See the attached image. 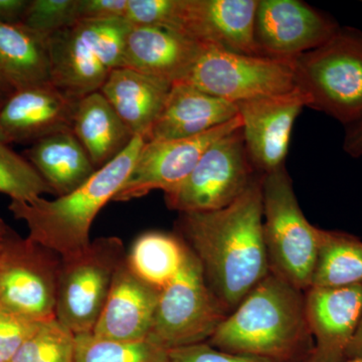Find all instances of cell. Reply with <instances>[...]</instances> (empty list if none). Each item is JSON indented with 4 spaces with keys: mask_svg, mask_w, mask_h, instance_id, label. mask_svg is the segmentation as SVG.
<instances>
[{
    "mask_svg": "<svg viewBox=\"0 0 362 362\" xmlns=\"http://www.w3.org/2000/svg\"><path fill=\"white\" fill-rule=\"evenodd\" d=\"M262 180L218 211L182 213L180 238L194 255L206 284L230 313L270 273L263 233Z\"/></svg>",
    "mask_w": 362,
    "mask_h": 362,
    "instance_id": "1",
    "label": "cell"
},
{
    "mask_svg": "<svg viewBox=\"0 0 362 362\" xmlns=\"http://www.w3.org/2000/svg\"><path fill=\"white\" fill-rule=\"evenodd\" d=\"M207 343L223 351L276 362H298L302 356L307 361L314 343L305 292L270 271L228 313Z\"/></svg>",
    "mask_w": 362,
    "mask_h": 362,
    "instance_id": "2",
    "label": "cell"
},
{
    "mask_svg": "<svg viewBox=\"0 0 362 362\" xmlns=\"http://www.w3.org/2000/svg\"><path fill=\"white\" fill-rule=\"evenodd\" d=\"M145 141L143 136L135 135L122 153L71 194L54 201H11L8 209L28 226V239L61 257L87 247L93 221L123 187Z\"/></svg>",
    "mask_w": 362,
    "mask_h": 362,
    "instance_id": "3",
    "label": "cell"
},
{
    "mask_svg": "<svg viewBox=\"0 0 362 362\" xmlns=\"http://www.w3.org/2000/svg\"><path fill=\"white\" fill-rule=\"evenodd\" d=\"M308 107L350 126L362 120V33L340 28L326 44L293 59Z\"/></svg>",
    "mask_w": 362,
    "mask_h": 362,
    "instance_id": "4",
    "label": "cell"
},
{
    "mask_svg": "<svg viewBox=\"0 0 362 362\" xmlns=\"http://www.w3.org/2000/svg\"><path fill=\"white\" fill-rule=\"evenodd\" d=\"M130 28L125 18L78 21L54 33L49 39L52 84L77 100L100 90L123 66Z\"/></svg>",
    "mask_w": 362,
    "mask_h": 362,
    "instance_id": "5",
    "label": "cell"
},
{
    "mask_svg": "<svg viewBox=\"0 0 362 362\" xmlns=\"http://www.w3.org/2000/svg\"><path fill=\"white\" fill-rule=\"evenodd\" d=\"M262 202L270 271L305 292L311 287L321 228L305 218L285 166L263 175Z\"/></svg>",
    "mask_w": 362,
    "mask_h": 362,
    "instance_id": "6",
    "label": "cell"
},
{
    "mask_svg": "<svg viewBox=\"0 0 362 362\" xmlns=\"http://www.w3.org/2000/svg\"><path fill=\"white\" fill-rule=\"evenodd\" d=\"M125 258L123 242L118 237L98 238L81 251L62 257L57 320L74 334L92 332L114 276Z\"/></svg>",
    "mask_w": 362,
    "mask_h": 362,
    "instance_id": "7",
    "label": "cell"
},
{
    "mask_svg": "<svg viewBox=\"0 0 362 362\" xmlns=\"http://www.w3.org/2000/svg\"><path fill=\"white\" fill-rule=\"evenodd\" d=\"M228 315L207 286L199 261L188 249L180 273L159 292L147 339L165 350L207 342Z\"/></svg>",
    "mask_w": 362,
    "mask_h": 362,
    "instance_id": "8",
    "label": "cell"
},
{
    "mask_svg": "<svg viewBox=\"0 0 362 362\" xmlns=\"http://www.w3.org/2000/svg\"><path fill=\"white\" fill-rule=\"evenodd\" d=\"M180 83L233 104L296 88L293 59L249 56L209 45Z\"/></svg>",
    "mask_w": 362,
    "mask_h": 362,
    "instance_id": "9",
    "label": "cell"
},
{
    "mask_svg": "<svg viewBox=\"0 0 362 362\" xmlns=\"http://www.w3.org/2000/svg\"><path fill=\"white\" fill-rule=\"evenodd\" d=\"M258 175L240 127L206 150L190 175L164 194L166 204L180 214L218 211L239 199Z\"/></svg>",
    "mask_w": 362,
    "mask_h": 362,
    "instance_id": "10",
    "label": "cell"
},
{
    "mask_svg": "<svg viewBox=\"0 0 362 362\" xmlns=\"http://www.w3.org/2000/svg\"><path fill=\"white\" fill-rule=\"evenodd\" d=\"M62 257L16 235L0 252V309L44 321L56 318Z\"/></svg>",
    "mask_w": 362,
    "mask_h": 362,
    "instance_id": "11",
    "label": "cell"
},
{
    "mask_svg": "<svg viewBox=\"0 0 362 362\" xmlns=\"http://www.w3.org/2000/svg\"><path fill=\"white\" fill-rule=\"evenodd\" d=\"M240 116L204 134L183 139L145 141L129 176L114 202L140 199L152 190L164 194L177 187L190 175L202 154L221 137L240 129Z\"/></svg>",
    "mask_w": 362,
    "mask_h": 362,
    "instance_id": "12",
    "label": "cell"
},
{
    "mask_svg": "<svg viewBox=\"0 0 362 362\" xmlns=\"http://www.w3.org/2000/svg\"><path fill=\"white\" fill-rule=\"evenodd\" d=\"M340 26L300 0H259L255 40L264 57L294 59L328 42Z\"/></svg>",
    "mask_w": 362,
    "mask_h": 362,
    "instance_id": "13",
    "label": "cell"
},
{
    "mask_svg": "<svg viewBox=\"0 0 362 362\" xmlns=\"http://www.w3.org/2000/svg\"><path fill=\"white\" fill-rule=\"evenodd\" d=\"M237 106L255 170L267 175L285 166L293 126L304 107H308V97L296 87L284 94L257 98Z\"/></svg>",
    "mask_w": 362,
    "mask_h": 362,
    "instance_id": "14",
    "label": "cell"
},
{
    "mask_svg": "<svg viewBox=\"0 0 362 362\" xmlns=\"http://www.w3.org/2000/svg\"><path fill=\"white\" fill-rule=\"evenodd\" d=\"M305 309L313 350L306 362H341L362 314V284L310 287Z\"/></svg>",
    "mask_w": 362,
    "mask_h": 362,
    "instance_id": "15",
    "label": "cell"
},
{
    "mask_svg": "<svg viewBox=\"0 0 362 362\" xmlns=\"http://www.w3.org/2000/svg\"><path fill=\"white\" fill-rule=\"evenodd\" d=\"M78 101L52 83L14 90L0 106V130L7 144L71 130Z\"/></svg>",
    "mask_w": 362,
    "mask_h": 362,
    "instance_id": "16",
    "label": "cell"
},
{
    "mask_svg": "<svg viewBox=\"0 0 362 362\" xmlns=\"http://www.w3.org/2000/svg\"><path fill=\"white\" fill-rule=\"evenodd\" d=\"M259 0H183L181 32L202 45L264 57L255 40Z\"/></svg>",
    "mask_w": 362,
    "mask_h": 362,
    "instance_id": "17",
    "label": "cell"
},
{
    "mask_svg": "<svg viewBox=\"0 0 362 362\" xmlns=\"http://www.w3.org/2000/svg\"><path fill=\"white\" fill-rule=\"evenodd\" d=\"M202 47L175 28L131 25L124 45L123 66L175 84L187 77Z\"/></svg>",
    "mask_w": 362,
    "mask_h": 362,
    "instance_id": "18",
    "label": "cell"
},
{
    "mask_svg": "<svg viewBox=\"0 0 362 362\" xmlns=\"http://www.w3.org/2000/svg\"><path fill=\"white\" fill-rule=\"evenodd\" d=\"M158 290L138 278L126 258L119 266L101 315L92 332L117 341L148 338L156 315Z\"/></svg>",
    "mask_w": 362,
    "mask_h": 362,
    "instance_id": "19",
    "label": "cell"
},
{
    "mask_svg": "<svg viewBox=\"0 0 362 362\" xmlns=\"http://www.w3.org/2000/svg\"><path fill=\"white\" fill-rule=\"evenodd\" d=\"M239 116L237 104L175 83L146 141L183 139L204 134Z\"/></svg>",
    "mask_w": 362,
    "mask_h": 362,
    "instance_id": "20",
    "label": "cell"
},
{
    "mask_svg": "<svg viewBox=\"0 0 362 362\" xmlns=\"http://www.w3.org/2000/svg\"><path fill=\"white\" fill-rule=\"evenodd\" d=\"M171 87L168 81L120 66L112 71L100 93L131 132L146 139L163 110Z\"/></svg>",
    "mask_w": 362,
    "mask_h": 362,
    "instance_id": "21",
    "label": "cell"
},
{
    "mask_svg": "<svg viewBox=\"0 0 362 362\" xmlns=\"http://www.w3.org/2000/svg\"><path fill=\"white\" fill-rule=\"evenodd\" d=\"M25 156L58 197L75 192L98 170L71 130L33 143Z\"/></svg>",
    "mask_w": 362,
    "mask_h": 362,
    "instance_id": "22",
    "label": "cell"
},
{
    "mask_svg": "<svg viewBox=\"0 0 362 362\" xmlns=\"http://www.w3.org/2000/svg\"><path fill=\"white\" fill-rule=\"evenodd\" d=\"M71 131L97 169L122 153L135 136L100 90L78 100Z\"/></svg>",
    "mask_w": 362,
    "mask_h": 362,
    "instance_id": "23",
    "label": "cell"
},
{
    "mask_svg": "<svg viewBox=\"0 0 362 362\" xmlns=\"http://www.w3.org/2000/svg\"><path fill=\"white\" fill-rule=\"evenodd\" d=\"M0 78L13 90L52 83L49 39L0 23Z\"/></svg>",
    "mask_w": 362,
    "mask_h": 362,
    "instance_id": "24",
    "label": "cell"
},
{
    "mask_svg": "<svg viewBox=\"0 0 362 362\" xmlns=\"http://www.w3.org/2000/svg\"><path fill=\"white\" fill-rule=\"evenodd\" d=\"M187 252L188 247L180 237L144 233L133 243L126 263L138 278L161 291L180 273Z\"/></svg>",
    "mask_w": 362,
    "mask_h": 362,
    "instance_id": "25",
    "label": "cell"
},
{
    "mask_svg": "<svg viewBox=\"0 0 362 362\" xmlns=\"http://www.w3.org/2000/svg\"><path fill=\"white\" fill-rule=\"evenodd\" d=\"M362 284V240L349 233L321 230L311 287Z\"/></svg>",
    "mask_w": 362,
    "mask_h": 362,
    "instance_id": "26",
    "label": "cell"
},
{
    "mask_svg": "<svg viewBox=\"0 0 362 362\" xmlns=\"http://www.w3.org/2000/svg\"><path fill=\"white\" fill-rule=\"evenodd\" d=\"M74 362H168V350L149 339L117 341L93 332L76 334Z\"/></svg>",
    "mask_w": 362,
    "mask_h": 362,
    "instance_id": "27",
    "label": "cell"
},
{
    "mask_svg": "<svg viewBox=\"0 0 362 362\" xmlns=\"http://www.w3.org/2000/svg\"><path fill=\"white\" fill-rule=\"evenodd\" d=\"M0 192L11 201L30 202L42 194H54L42 175L25 157L0 143Z\"/></svg>",
    "mask_w": 362,
    "mask_h": 362,
    "instance_id": "28",
    "label": "cell"
},
{
    "mask_svg": "<svg viewBox=\"0 0 362 362\" xmlns=\"http://www.w3.org/2000/svg\"><path fill=\"white\" fill-rule=\"evenodd\" d=\"M76 334L56 318L47 319L23 343L11 362H74Z\"/></svg>",
    "mask_w": 362,
    "mask_h": 362,
    "instance_id": "29",
    "label": "cell"
},
{
    "mask_svg": "<svg viewBox=\"0 0 362 362\" xmlns=\"http://www.w3.org/2000/svg\"><path fill=\"white\" fill-rule=\"evenodd\" d=\"M76 7L77 0H30L21 25L49 39L77 21Z\"/></svg>",
    "mask_w": 362,
    "mask_h": 362,
    "instance_id": "30",
    "label": "cell"
},
{
    "mask_svg": "<svg viewBox=\"0 0 362 362\" xmlns=\"http://www.w3.org/2000/svg\"><path fill=\"white\" fill-rule=\"evenodd\" d=\"M183 0H128L125 20L132 26L157 25L181 32Z\"/></svg>",
    "mask_w": 362,
    "mask_h": 362,
    "instance_id": "31",
    "label": "cell"
},
{
    "mask_svg": "<svg viewBox=\"0 0 362 362\" xmlns=\"http://www.w3.org/2000/svg\"><path fill=\"white\" fill-rule=\"evenodd\" d=\"M42 322L0 309V362H11Z\"/></svg>",
    "mask_w": 362,
    "mask_h": 362,
    "instance_id": "32",
    "label": "cell"
},
{
    "mask_svg": "<svg viewBox=\"0 0 362 362\" xmlns=\"http://www.w3.org/2000/svg\"><path fill=\"white\" fill-rule=\"evenodd\" d=\"M168 362H276L261 357L223 351L209 343L168 350Z\"/></svg>",
    "mask_w": 362,
    "mask_h": 362,
    "instance_id": "33",
    "label": "cell"
},
{
    "mask_svg": "<svg viewBox=\"0 0 362 362\" xmlns=\"http://www.w3.org/2000/svg\"><path fill=\"white\" fill-rule=\"evenodd\" d=\"M128 0H77L78 21H106L125 18Z\"/></svg>",
    "mask_w": 362,
    "mask_h": 362,
    "instance_id": "34",
    "label": "cell"
},
{
    "mask_svg": "<svg viewBox=\"0 0 362 362\" xmlns=\"http://www.w3.org/2000/svg\"><path fill=\"white\" fill-rule=\"evenodd\" d=\"M30 0H0V23L18 25Z\"/></svg>",
    "mask_w": 362,
    "mask_h": 362,
    "instance_id": "35",
    "label": "cell"
},
{
    "mask_svg": "<svg viewBox=\"0 0 362 362\" xmlns=\"http://www.w3.org/2000/svg\"><path fill=\"white\" fill-rule=\"evenodd\" d=\"M343 149L354 158L362 156V120L347 128Z\"/></svg>",
    "mask_w": 362,
    "mask_h": 362,
    "instance_id": "36",
    "label": "cell"
},
{
    "mask_svg": "<svg viewBox=\"0 0 362 362\" xmlns=\"http://www.w3.org/2000/svg\"><path fill=\"white\" fill-rule=\"evenodd\" d=\"M356 358H362V314L356 332L347 347L344 361Z\"/></svg>",
    "mask_w": 362,
    "mask_h": 362,
    "instance_id": "37",
    "label": "cell"
},
{
    "mask_svg": "<svg viewBox=\"0 0 362 362\" xmlns=\"http://www.w3.org/2000/svg\"><path fill=\"white\" fill-rule=\"evenodd\" d=\"M16 233L11 228L6 221L0 218V252L6 247L9 240L13 239Z\"/></svg>",
    "mask_w": 362,
    "mask_h": 362,
    "instance_id": "38",
    "label": "cell"
},
{
    "mask_svg": "<svg viewBox=\"0 0 362 362\" xmlns=\"http://www.w3.org/2000/svg\"><path fill=\"white\" fill-rule=\"evenodd\" d=\"M13 92V90L9 87L8 85L0 78V106L4 104V102L6 101L7 97Z\"/></svg>",
    "mask_w": 362,
    "mask_h": 362,
    "instance_id": "39",
    "label": "cell"
},
{
    "mask_svg": "<svg viewBox=\"0 0 362 362\" xmlns=\"http://www.w3.org/2000/svg\"><path fill=\"white\" fill-rule=\"evenodd\" d=\"M341 362H362V358L346 359V361H343Z\"/></svg>",
    "mask_w": 362,
    "mask_h": 362,
    "instance_id": "40",
    "label": "cell"
},
{
    "mask_svg": "<svg viewBox=\"0 0 362 362\" xmlns=\"http://www.w3.org/2000/svg\"><path fill=\"white\" fill-rule=\"evenodd\" d=\"M0 143H6V139H4V135H2L1 130H0Z\"/></svg>",
    "mask_w": 362,
    "mask_h": 362,
    "instance_id": "41",
    "label": "cell"
}]
</instances>
